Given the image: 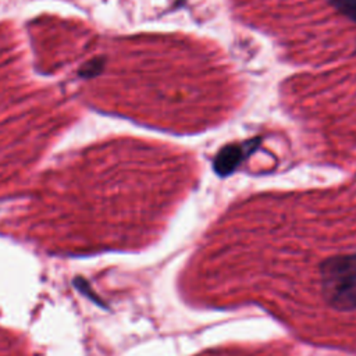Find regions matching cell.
<instances>
[{
  "mask_svg": "<svg viewBox=\"0 0 356 356\" xmlns=\"http://www.w3.org/2000/svg\"><path fill=\"white\" fill-rule=\"evenodd\" d=\"M318 277L321 295L330 307L356 310V252L325 259L318 266Z\"/></svg>",
  "mask_w": 356,
  "mask_h": 356,
  "instance_id": "cell-1",
  "label": "cell"
},
{
  "mask_svg": "<svg viewBox=\"0 0 356 356\" xmlns=\"http://www.w3.org/2000/svg\"><path fill=\"white\" fill-rule=\"evenodd\" d=\"M259 140H250L246 143H232L220 150L214 160V170L220 175L231 174L245 157L252 153Z\"/></svg>",
  "mask_w": 356,
  "mask_h": 356,
  "instance_id": "cell-2",
  "label": "cell"
},
{
  "mask_svg": "<svg viewBox=\"0 0 356 356\" xmlns=\"http://www.w3.org/2000/svg\"><path fill=\"white\" fill-rule=\"evenodd\" d=\"M103 67H104V60L102 57L92 58L79 68V75L82 78H95L103 71Z\"/></svg>",
  "mask_w": 356,
  "mask_h": 356,
  "instance_id": "cell-3",
  "label": "cell"
},
{
  "mask_svg": "<svg viewBox=\"0 0 356 356\" xmlns=\"http://www.w3.org/2000/svg\"><path fill=\"white\" fill-rule=\"evenodd\" d=\"M330 3L341 14L356 22V0H330Z\"/></svg>",
  "mask_w": 356,
  "mask_h": 356,
  "instance_id": "cell-4",
  "label": "cell"
}]
</instances>
